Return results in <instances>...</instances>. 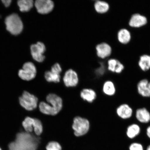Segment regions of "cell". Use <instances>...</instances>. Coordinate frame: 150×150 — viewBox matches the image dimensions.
Listing matches in <instances>:
<instances>
[{"mask_svg":"<svg viewBox=\"0 0 150 150\" xmlns=\"http://www.w3.org/2000/svg\"><path fill=\"white\" fill-rule=\"evenodd\" d=\"M135 117L139 122L147 124L150 122V112L145 107L137 108L135 112Z\"/></svg>","mask_w":150,"mask_h":150,"instance_id":"cell-11","label":"cell"},{"mask_svg":"<svg viewBox=\"0 0 150 150\" xmlns=\"http://www.w3.org/2000/svg\"><path fill=\"white\" fill-rule=\"evenodd\" d=\"M17 4L20 11L23 12L29 11L33 8L34 4L33 0H19Z\"/></svg>","mask_w":150,"mask_h":150,"instance_id":"cell-20","label":"cell"},{"mask_svg":"<svg viewBox=\"0 0 150 150\" xmlns=\"http://www.w3.org/2000/svg\"><path fill=\"white\" fill-rule=\"evenodd\" d=\"M145 150H150V144L147 146V147L146 148Z\"/></svg>","mask_w":150,"mask_h":150,"instance_id":"cell-33","label":"cell"},{"mask_svg":"<svg viewBox=\"0 0 150 150\" xmlns=\"http://www.w3.org/2000/svg\"><path fill=\"white\" fill-rule=\"evenodd\" d=\"M45 78L48 82L58 83L60 81L61 76L60 74L52 72L51 71H48L45 73Z\"/></svg>","mask_w":150,"mask_h":150,"instance_id":"cell-21","label":"cell"},{"mask_svg":"<svg viewBox=\"0 0 150 150\" xmlns=\"http://www.w3.org/2000/svg\"><path fill=\"white\" fill-rule=\"evenodd\" d=\"M90 128V122L86 118L77 116L73 120L72 129L75 136L85 135L89 132Z\"/></svg>","mask_w":150,"mask_h":150,"instance_id":"cell-3","label":"cell"},{"mask_svg":"<svg viewBox=\"0 0 150 150\" xmlns=\"http://www.w3.org/2000/svg\"><path fill=\"white\" fill-rule=\"evenodd\" d=\"M6 29L11 34L18 35L23 29V24L18 14L13 13L7 16L5 19Z\"/></svg>","mask_w":150,"mask_h":150,"instance_id":"cell-2","label":"cell"},{"mask_svg":"<svg viewBox=\"0 0 150 150\" xmlns=\"http://www.w3.org/2000/svg\"><path fill=\"white\" fill-rule=\"evenodd\" d=\"M118 40L123 44H126L130 40L131 36L130 32L126 29H122L117 34Z\"/></svg>","mask_w":150,"mask_h":150,"instance_id":"cell-19","label":"cell"},{"mask_svg":"<svg viewBox=\"0 0 150 150\" xmlns=\"http://www.w3.org/2000/svg\"><path fill=\"white\" fill-rule=\"evenodd\" d=\"M1 15H0V18H1Z\"/></svg>","mask_w":150,"mask_h":150,"instance_id":"cell-35","label":"cell"},{"mask_svg":"<svg viewBox=\"0 0 150 150\" xmlns=\"http://www.w3.org/2000/svg\"><path fill=\"white\" fill-rule=\"evenodd\" d=\"M62 69L59 63H56L52 66L51 67V71L52 72H55L56 74H60L62 72Z\"/></svg>","mask_w":150,"mask_h":150,"instance_id":"cell-29","label":"cell"},{"mask_svg":"<svg viewBox=\"0 0 150 150\" xmlns=\"http://www.w3.org/2000/svg\"><path fill=\"white\" fill-rule=\"evenodd\" d=\"M97 56L102 59L108 57L112 53V48L109 45L103 42L98 44L96 47Z\"/></svg>","mask_w":150,"mask_h":150,"instance_id":"cell-14","label":"cell"},{"mask_svg":"<svg viewBox=\"0 0 150 150\" xmlns=\"http://www.w3.org/2000/svg\"><path fill=\"white\" fill-rule=\"evenodd\" d=\"M35 118L27 117L22 122V125L26 132L30 133L33 131V125Z\"/></svg>","mask_w":150,"mask_h":150,"instance_id":"cell-25","label":"cell"},{"mask_svg":"<svg viewBox=\"0 0 150 150\" xmlns=\"http://www.w3.org/2000/svg\"><path fill=\"white\" fill-rule=\"evenodd\" d=\"M149 82V80L144 79L139 81L137 84V91L138 94L143 98H150V90L148 86Z\"/></svg>","mask_w":150,"mask_h":150,"instance_id":"cell-12","label":"cell"},{"mask_svg":"<svg viewBox=\"0 0 150 150\" xmlns=\"http://www.w3.org/2000/svg\"><path fill=\"white\" fill-rule=\"evenodd\" d=\"M33 127V131L37 136H40L42 134L43 127L42 122L40 120L35 118Z\"/></svg>","mask_w":150,"mask_h":150,"instance_id":"cell-26","label":"cell"},{"mask_svg":"<svg viewBox=\"0 0 150 150\" xmlns=\"http://www.w3.org/2000/svg\"><path fill=\"white\" fill-rule=\"evenodd\" d=\"M96 72L97 74L99 75H102L103 74L104 72V67H102L99 68L98 70H97Z\"/></svg>","mask_w":150,"mask_h":150,"instance_id":"cell-32","label":"cell"},{"mask_svg":"<svg viewBox=\"0 0 150 150\" xmlns=\"http://www.w3.org/2000/svg\"><path fill=\"white\" fill-rule=\"evenodd\" d=\"M37 74L36 67L34 64L31 62L24 63L22 69L18 71V75L22 79L30 81L35 78Z\"/></svg>","mask_w":150,"mask_h":150,"instance_id":"cell-5","label":"cell"},{"mask_svg":"<svg viewBox=\"0 0 150 150\" xmlns=\"http://www.w3.org/2000/svg\"><path fill=\"white\" fill-rule=\"evenodd\" d=\"M147 23V18L145 16L139 14H135L131 17L129 24L131 27L138 28L145 25Z\"/></svg>","mask_w":150,"mask_h":150,"instance_id":"cell-15","label":"cell"},{"mask_svg":"<svg viewBox=\"0 0 150 150\" xmlns=\"http://www.w3.org/2000/svg\"><path fill=\"white\" fill-rule=\"evenodd\" d=\"M103 91L105 95L108 96H114L117 92L115 84L110 80L105 82L103 86Z\"/></svg>","mask_w":150,"mask_h":150,"instance_id":"cell-18","label":"cell"},{"mask_svg":"<svg viewBox=\"0 0 150 150\" xmlns=\"http://www.w3.org/2000/svg\"><path fill=\"white\" fill-rule=\"evenodd\" d=\"M21 105L26 110L31 111L37 108L38 99L27 91H24L19 99Z\"/></svg>","mask_w":150,"mask_h":150,"instance_id":"cell-4","label":"cell"},{"mask_svg":"<svg viewBox=\"0 0 150 150\" xmlns=\"http://www.w3.org/2000/svg\"><path fill=\"white\" fill-rule=\"evenodd\" d=\"M141 131V127L139 125L136 123H132L127 127L125 134L129 139H134L139 136Z\"/></svg>","mask_w":150,"mask_h":150,"instance_id":"cell-13","label":"cell"},{"mask_svg":"<svg viewBox=\"0 0 150 150\" xmlns=\"http://www.w3.org/2000/svg\"><path fill=\"white\" fill-rule=\"evenodd\" d=\"M62 149L61 144L55 140L48 142L46 146V150H62Z\"/></svg>","mask_w":150,"mask_h":150,"instance_id":"cell-27","label":"cell"},{"mask_svg":"<svg viewBox=\"0 0 150 150\" xmlns=\"http://www.w3.org/2000/svg\"><path fill=\"white\" fill-rule=\"evenodd\" d=\"M47 102L53 109L55 115L61 111L63 107V101L61 97L54 93H50L46 97Z\"/></svg>","mask_w":150,"mask_h":150,"instance_id":"cell-7","label":"cell"},{"mask_svg":"<svg viewBox=\"0 0 150 150\" xmlns=\"http://www.w3.org/2000/svg\"><path fill=\"white\" fill-rule=\"evenodd\" d=\"M35 6L39 13L46 14L53 10L54 3L51 0H37L35 2Z\"/></svg>","mask_w":150,"mask_h":150,"instance_id":"cell-10","label":"cell"},{"mask_svg":"<svg viewBox=\"0 0 150 150\" xmlns=\"http://www.w3.org/2000/svg\"><path fill=\"white\" fill-rule=\"evenodd\" d=\"M95 9L97 13L100 14L105 13L109 9V5L106 2L97 1L94 4Z\"/></svg>","mask_w":150,"mask_h":150,"instance_id":"cell-23","label":"cell"},{"mask_svg":"<svg viewBox=\"0 0 150 150\" xmlns=\"http://www.w3.org/2000/svg\"><path fill=\"white\" fill-rule=\"evenodd\" d=\"M108 70L112 72L119 74L124 69V66L117 60L111 59L108 61Z\"/></svg>","mask_w":150,"mask_h":150,"instance_id":"cell-17","label":"cell"},{"mask_svg":"<svg viewBox=\"0 0 150 150\" xmlns=\"http://www.w3.org/2000/svg\"><path fill=\"white\" fill-rule=\"evenodd\" d=\"M80 96L83 100L89 103H93L97 97V94L91 89H83L81 91Z\"/></svg>","mask_w":150,"mask_h":150,"instance_id":"cell-16","label":"cell"},{"mask_svg":"<svg viewBox=\"0 0 150 150\" xmlns=\"http://www.w3.org/2000/svg\"><path fill=\"white\" fill-rule=\"evenodd\" d=\"M63 81L66 87H74L78 85L79 79L78 74L76 71L70 69L66 71L63 78Z\"/></svg>","mask_w":150,"mask_h":150,"instance_id":"cell-9","label":"cell"},{"mask_svg":"<svg viewBox=\"0 0 150 150\" xmlns=\"http://www.w3.org/2000/svg\"><path fill=\"white\" fill-rule=\"evenodd\" d=\"M139 65L144 71L149 70L150 69V56L145 55L141 56Z\"/></svg>","mask_w":150,"mask_h":150,"instance_id":"cell-24","label":"cell"},{"mask_svg":"<svg viewBox=\"0 0 150 150\" xmlns=\"http://www.w3.org/2000/svg\"><path fill=\"white\" fill-rule=\"evenodd\" d=\"M1 1L5 6L6 7H8L10 6L11 2H12V1L11 0H2Z\"/></svg>","mask_w":150,"mask_h":150,"instance_id":"cell-30","label":"cell"},{"mask_svg":"<svg viewBox=\"0 0 150 150\" xmlns=\"http://www.w3.org/2000/svg\"><path fill=\"white\" fill-rule=\"evenodd\" d=\"M128 150H145L143 145L139 142H133L129 145Z\"/></svg>","mask_w":150,"mask_h":150,"instance_id":"cell-28","label":"cell"},{"mask_svg":"<svg viewBox=\"0 0 150 150\" xmlns=\"http://www.w3.org/2000/svg\"><path fill=\"white\" fill-rule=\"evenodd\" d=\"M134 112L133 108L130 105L126 103L120 104L116 110V113L117 117L120 119L125 120L131 119Z\"/></svg>","mask_w":150,"mask_h":150,"instance_id":"cell-8","label":"cell"},{"mask_svg":"<svg viewBox=\"0 0 150 150\" xmlns=\"http://www.w3.org/2000/svg\"><path fill=\"white\" fill-rule=\"evenodd\" d=\"M39 109L42 113L45 115L55 116L53 109L47 102H41L39 104Z\"/></svg>","mask_w":150,"mask_h":150,"instance_id":"cell-22","label":"cell"},{"mask_svg":"<svg viewBox=\"0 0 150 150\" xmlns=\"http://www.w3.org/2000/svg\"><path fill=\"white\" fill-rule=\"evenodd\" d=\"M0 150H2L1 148H0Z\"/></svg>","mask_w":150,"mask_h":150,"instance_id":"cell-36","label":"cell"},{"mask_svg":"<svg viewBox=\"0 0 150 150\" xmlns=\"http://www.w3.org/2000/svg\"><path fill=\"white\" fill-rule=\"evenodd\" d=\"M39 142L38 137L30 133L22 132L16 136V141L9 144L10 150H35Z\"/></svg>","mask_w":150,"mask_h":150,"instance_id":"cell-1","label":"cell"},{"mask_svg":"<svg viewBox=\"0 0 150 150\" xmlns=\"http://www.w3.org/2000/svg\"><path fill=\"white\" fill-rule=\"evenodd\" d=\"M145 133L146 136L147 137L148 139L150 140V125L146 127Z\"/></svg>","mask_w":150,"mask_h":150,"instance_id":"cell-31","label":"cell"},{"mask_svg":"<svg viewBox=\"0 0 150 150\" xmlns=\"http://www.w3.org/2000/svg\"><path fill=\"white\" fill-rule=\"evenodd\" d=\"M148 87H149V88L150 90V81H149V83H148Z\"/></svg>","mask_w":150,"mask_h":150,"instance_id":"cell-34","label":"cell"},{"mask_svg":"<svg viewBox=\"0 0 150 150\" xmlns=\"http://www.w3.org/2000/svg\"><path fill=\"white\" fill-rule=\"evenodd\" d=\"M30 50L31 55L35 60L39 63H42L44 61L45 57L44 54L46 48L44 43L38 42L36 44L31 45Z\"/></svg>","mask_w":150,"mask_h":150,"instance_id":"cell-6","label":"cell"}]
</instances>
